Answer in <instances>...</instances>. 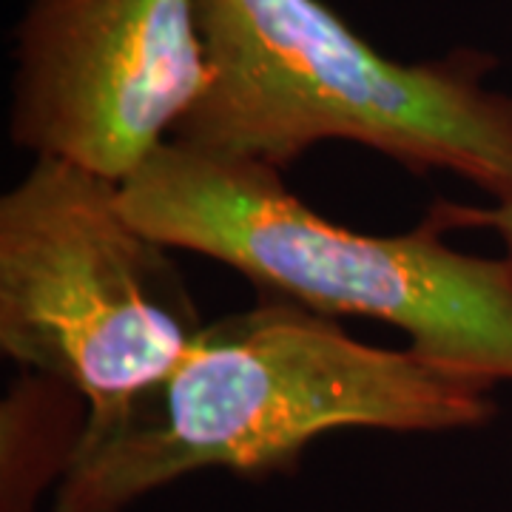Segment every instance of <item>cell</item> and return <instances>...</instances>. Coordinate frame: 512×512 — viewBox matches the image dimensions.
Returning a JSON list of instances; mask_svg holds the SVG:
<instances>
[{
    "label": "cell",
    "instance_id": "obj_1",
    "mask_svg": "<svg viewBox=\"0 0 512 512\" xmlns=\"http://www.w3.org/2000/svg\"><path fill=\"white\" fill-rule=\"evenodd\" d=\"M495 382L413 348H376L282 299L208 322L154 390L80 444L52 512H128L202 470L293 473L339 430L456 433L495 416Z\"/></svg>",
    "mask_w": 512,
    "mask_h": 512
},
{
    "label": "cell",
    "instance_id": "obj_2",
    "mask_svg": "<svg viewBox=\"0 0 512 512\" xmlns=\"http://www.w3.org/2000/svg\"><path fill=\"white\" fill-rule=\"evenodd\" d=\"M197 20L208 80L174 143L285 171L339 140L512 200V94L487 55L393 60L322 0H197Z\"/></svg>",
    "mask_w": 512,
    "mask_h": 512
},
{
    "label": "cell",
    "instance_id": "obj_3",
    "mask_svg": "<svg viewBox=\"0 0 512 512\" xmlns=\"http://www.w3.org/2000/svg\"><path fill=\"white\" fill-rule=\"evenodd\" d=\"M120 202L148 237L228 265L259 299L384 322L427 359L512 382V262L456 251L436 208L404 234H362L316 214L282 171L174 140Z\"/></svg>",
    "mask_w": 512,
    "mask_h": 512
},
{
    "label": "cell",
    "instance_id": "obj_4",
    "mask_svg": "<svg viewBox=\"0 0 512 512\" xmlns=\"http://www.w3.org/2000/svg\"><path fill=\"white\" fill-rule=\"evenodd\" d=\"M202 328L171 248L128 220L120 183L35 157L0 197V350L86 399L83 441L163 382Z\"/></svg>",
    "mask_w": 512,
    "mask_h": 512
},
{
    "label": "cell",
    "instance_id": "obj_5",
    "mask_svg": "<svg viewBox=\"0 0 512 512\" xmlns=\"http://www.w3.org/2000/svg\"><path fill=\"white\" fill-rule=\"evenodd\" d=\"M205 80L197 0H29L9 137L123 185L171 143Z\"/></svg>",
    "mask_w": 512,
    "mask_h": 512
},
{
    "label": "cell",
    "instance_id": "obj_6",
    "mask_svg": "<svg viewBox=\"0 0 512 512\" xmlns=\"http://www.w3.org/2000/svg\"><path fill=\"white\" fill-rule=\"evenodd\" d=\"M89 427V404L69 384L20 370L0 404V512H35L66 478Z\"/></svg>",
    "mask_w": 512,
    "mask_h": 512
},
{
    "label": "cell",
    "instance_id": "obj_7",
    "mask_svg": "<svg viewBox=\"0 0 512 512\" xmlns=\"http://www.w3.org/2000/svg\"><path fill=\"white\" fill-rule=\"evenodd\" d=\"M439 217L450 231L456 228H487L504 242V256L512 262V200H498L490 208L476 205H456V202H436Z\"/></svg>",
    "mask_w": 512,
    "mask_h": 512
}]
</instances>
